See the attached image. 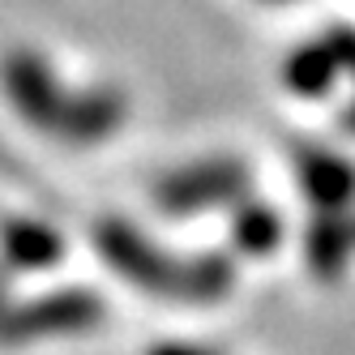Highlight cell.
I'll list each match as a JSON object with an SVG mask.
<instances>
[{
	"instance_id": "cell-1",
	"label": "cell",
	"mask_w": 355,
	"mask_h": 355,
	"mask_svg": "<svg viewBox=\"0 0 355 355\" xmlns=\"http://www.w3.org/2000/svg\"><path fill=\"white\" fill-rule=\"evenodd\" d=\"M94 244L98 252L107 257V266L120 274V278H129L133 287H146V291H180V270L184 266H175L171 257H163V252L150 244L133 223H124V218H103L94 227Z\"/></svg>"
},
{
	"instance_id": "cell-2",
	"label": "cell",
	"mask_w": 355,
	"mask_h": 355,
	"mask_svg": "<svg viewBox=\"0 0 355 355\" xmlns=\"http://www.w3.org/2000/svg\"><path fill=\"white\" fill-rule=\"evenodd\" d=\"M244 189H248V171L236 159H206V163L171 171L155 189V201L167 214H197V210L223 206V201H236Z\"/></svg>"
},
{
	"instance_id": "cell-3",
	"label": "cell",
	"mask_w": 355,
	"mask_h": 355,
	"mask_svg": "<svg viewBox=\"0 0 355 355\" xmlns=\"http://www.w3.org/2000/svg\"><path fill=\"white\" fill-rule=\"evenodd\" d=\"M0 86H5L9 103L26 116L39 133H56L60 112H64V90L56 82V73L47 69V60L39 52H5V64H0Z\"/></svg>"
},
{
	"instance_id": "cell-4",
	"label": "cell",
	"mask_w": 355,
	"mask_h": 355,
	"mask_svg": "<svg viewBox=\"0 0 355 355\" xmlns=\"http://www.w3.org/2000/svg\"><path fill=\"white\" fill-rule=\"evenodd\" d=\"M98 317H103V304L94 291H60L39 304H26V309H9L0 317V338H43L56 329L94 325Z\"/></svg>"
},
{
	"instance_id": "cell-5",
	"label": "cell",
	"mask_w": 355,
	"mask_h": 355,
	"mask_svg": "<svg viewBox=\"0 0 355 355\" xmlns=\"http://www.w3.org/2000/svg\"><path fill=\"white\" fill-rule=\"evenodd\" d=\"M295 159H300L295 163L300 184L317 210L338 214L355 201V167L343 155H329V150H317V146H300Z\"/></svg>"
},
{
	"instance_id": "cell-6",
	"label": "cell",
	"mask_w": 355,
	"mask_h": 355,
	"mask_svg": "<svg viewBox=\"0 0 355 355\" xmlns=\"http://www.w3.org/2000/svg\"><path fill=\"white\" fill-rule=\"evenodd\" d=\"M120 120H124V94L120 90L69 94L64 98V112H60V124H56V137L90 146V141L112 137L120 129Z\"/></svg>"
},
{
	"instance_id": "cell-7",
	"label": "cell",
	"mask_w": 355,
	"mask_h": 355,
	"mask_svg": "<svg viewBox=\"0 0 355 355\" xmlns=\"http://www.w3.org/2000/svg\"><path fill=\"white\" fill-rule=\"evenodd\" d=\"M0 252L17 270H43V266L60 261L64 244L52 227H43L35 218H5V227H0Z\"/></svg>"
},
{
	"instance_id": "cell-8",
	"label": "cell",
	"mask_w": 355,
	"mask_h": 355,
	"mask_svg": "<svg viewBox=\"0 0 355 355\" xmlns=\"http://www.w3.org/2000/svg\"><path fill=\"white\" fill-rule=\"evenodd\" d=\"M338 69H343V64H338L334 52H329V43L317 39V43H304L300 52L287 56V64H283V82H287V90H295L300 98H321L329 86H334Z\"/></svg>"
},
{
	"instance_id": "cell-9",
	"label": "cell",
	"mask_w": 355,
	"mask_h": 355,
	"mask_svg": "<svg viewBox=\"0 0 355 355\" xmlns=\"http://www.w3.org/2000/svg\"><path fill=\"white\" fill-rule=\"evenodd\" d=\"M355 248V223L351 218H338V214H325L313 223L309 232V261L321 278H338L347 257Z\"/></svg>"
},
{
	"instance_id": "cell-10",
	"label": "cell",
	"mask_w": 355,
	"mask_h": 355,
	"mask_svg": "<svg viewBox=\"0 0 355 355\" xmlns=\"http://www.w3.org/2000/svg\"><path fill=\"white\" fill-rule=\"evenodd\" d=\"M278 240H283V223L270 206L261 201H248V206L236 214V244L244 252H270Z\"/></svg>"
},
{
	"instance_id": "cell-11",
	"label": "cell",
	"mask_w": 355,
	"mask_h": 355,
	"mask_svg": "<svg viewBox=\"0 0 355 355\" xmlns=\"http://www.w3.org/2000/svg\"><path fill=\"white\" fill-rule=\"evenodd\" d=\"M227 287H232V266H227L223 257H201V261H189L180 270V291H175V295H189L197 304H210Z\"/></svg>"
},
{
	"instance_id": "cell-12",
	"label": "cell",
	"mask_w": 355,
	"mask_h": 355,
	"mask_svg": "<svg viewBox=\"0 0 355 355\" xmlns=\"http://www.w3.org/2000/svg\"><path fill=\"white\" fill-rule=\"evenodd\" d=\"M150 355H206V351H197V347H159V351H150Z\"/></svg>"
},
{
	"instance_id": "cell-13",
	"label": "cell",
	"mask_w": 355,
	"mask_h": 355,
	"mask_svg": "<svg viewBox=\"0 0 355 355\" xmlns=\"http://www.w3.org/2000/svg\"><path fill=\"white\" fill-rule=\"evenodd\" d=\"M347 129H351V133H355V107H351V112H347Z\"/></svg>"
}]
</instances>
